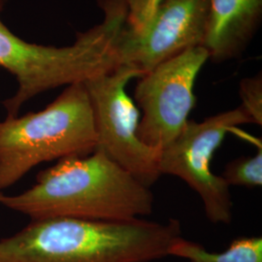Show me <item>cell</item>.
Wrapping results in <instances>:
<instances>
[{"instance_id": "cell-1", "label": "cell", "mask_w": 262, "mask_h": 262, "mask_svg": "<svg viewBox=\"0 0 262 262\" xmlns=\"http://www.w3.org/2000/svg\"><path fill=\"white\" fill-rule=\"evenodd\" d=\"M154 193L102 150L69 157L41 171L26 191L0 192V206L31 221L78 219L121 222L150 215Z\"/></svg>"}, {"instance_id": "cell-2", "label": "cell", "mask_w": 262, "mask_h": 262, "mask_svg": "<svg viewBox=\"0 0 262 262\" xmlns=\"http://www.w3.org/2000/svg\"><path fill=\"white\" fill-rule=\"evenodd\" d=\"M182 236L178 220L31 221L0 239V262H152Z\"/></svg>"}, {"instance_id": "cell-3", "label": "cell", "mask_w": 262, "mask_h": 262, "mask_svg": "<svg viewBox=\"0 0 262 262\" xmlns=\"http://www.w3.org/2000/svg\"><path fill=\"white\" fill-rule=\"evenodd\" d=\"M99 4L103 20L78 33L75 43L66 47L28 43L0 19V67L18 83L17 92L3 102L7 116H18L20 108L38 94L84 83L120 66L117 46L126 25L125 3L124 0H100Z\"/></svg>"}, {"instance_id": "cell-4", "label": "cell", "mask_w": 262, "mask_h": 262, "mask_svg": "<svg viewBox=\"0 0 262 262\" xmlns=\"http://www.w3.org/2000/svg\"><path fill=\"white\" fill-rule=\"evenodd\" d=\"M94 116L84 83L67 85L39 112L0 122V192L39 164L94 152Z\"/></svg>"}, {"instance_id": "cell-5", "label": "cell", "mask_w": 262, "mask_h": 262, "mask_svg": "<svg viewBox=\"0 0 262 262\" xmlns=\"http://www.w3.org/2000/svg\"><path fill=\"white\" fill-rule=\"evenodd\" d=\"M144 75L126 64L84 82L90 97L100 150L143 185L150 187L159 177L161 150L145 145L137 136L140 112L126 92L132 79Z\"/></svg>"}, {"instance_id": "cell-6", "label": "cell", "mask_w": 262, "mask_h": 262, "mask_svg": "<svg viewBox=\"0 0 262 262\" xmlns=\"http://www.w3.org/2000/svg\"><path fill=\"white\" fill-rule=\"evenodd\" d=\"M253 123L239 107L209 117L188 121L178 137L161 150L159 172L182 179L200 197L207 219L213 224H230L233 203L230 187L212 170V160L228 132Z\"/></svg>"}, {"instance_id": "cell-7", "label": "cell", "mask_w": 262, "mask_h": 262, "mask_svg": "<svg viewBox=\"0 0 262 262\" xmlns=\"http://www.w3.org/2000/svg\"><path fill=\"white\" fill-rule=\"evenodd\" d=\"M208 59L204 48H191L139 78L134 92L142 111L137 136L145 145L162 150L185 128L196 104L197 76Z\"/></svg>"}, {"instance_id": "cell-8", "label": "cell", "mask_w": 262, "mask_h": 262, "mask_svg": "<svg viewBox=\"0 0 262 262\" xmlns=\"http://www.w3.org/2000/svg\"><path fill=\"white\" fill-rule=\"evenodd\" d=\"M210 0H163L141 33L126 28L120 35V64L143 74L191 48L202 47Z\"/></svg>"}, {"instance_id": "cell-9", "label": "cell", "mask_w": 262, "mask_h": 262, "mask_svg": "<svg viewBox=\"0 0 262 262\" xmlns=\"http://www.w3.org/2000/svg\"><path fill=\"white\" fill-rule=\"evenodd\" d=\"M261 18L262 0H210L202 44L209 59L224 62L241 56Z\"/></svg>"}, {"instance_id": "cell-10", "label": "cell", "mask_w": 262, "mask_h": 262, "mask_svg": "<svg viewBox=\"0 0 262 262\" xmlns=\"http://www.w3.org/2000/svg\"><path fill=\"white\" fill-rule=\"evenodd\" d=\"M169 255L189 262H262V237H239L225 252L211 253L202 245L181 236L169 248Z\"/></svg>"}, {"instance_id": "cell-11", "label": "cell", "mask_w": 262, "mask_h": 262, "mask_svg": "<svg viewBox=\"0 0 262 262\" xmlns=\"http://www.w3.org/2000/svg\"><path fill=\"white\" fill-rule=\"evenodd\" d=\"M221 176L229 187L236 186L247 188L261 187V148L252 157L239 158L228 162Z\"/></svg>"}, {"instance_id": "cell-12", "label": "cell", "mask_w": 262, "mask_h": 262, "mask_svg": "<svg viewBox=\"0 0 262 262\" xmlns=\"http://www.w3.org/2000/svg\"><path fill=\"white\" fill-rule=\"evenodd\" d=\"M241 106L252 119L253 124L262 125V77L259 74L245 78L240 83Z\"/></svg>"}, {"instance_id": "cell-13", "label": "cell", "mask_w": 262, "mask_h": 262, "mask_svg": "<svg viewBox=\"0 0 262 262\" xmlns=\"http://www.w3.org/2000/svg\"><path fill=\"white\" fill-rule=\"evenodd\" d=\"M163 0H124L126 6V28L134 33L143 32L149 26Z\"/></svg>"}, {"instance_id": "cell-14", "label": "cell", "mask_w": 262, "mask_h": 262, "mask_svg": "<svg viewBox=\"0 0 262 262\" xmlns=\"http://www.w3.org/2000/svg\"><path fill=\"white\" fill-rule=\"evenodd\" d=\"M7 1H8V0H0V11H2L3 7L5 6V4H6Z\"/></svg>"}]
</instances>
